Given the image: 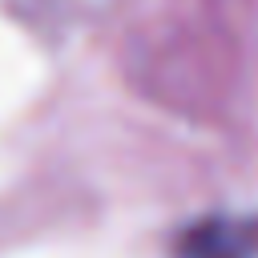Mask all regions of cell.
<instances>
[{
  "label": "cell",
  "instance_id": "cell-1",
  "mask_svg": "<svg viewBox=\"0 0 258 258\" xmlns=\"http://www.w3.org/2000/svg\"><path fill=\"white\" fill-rule=\"evenodd\" d=\"M177 258H258V222L210 218L181 234Z\"/></svg>",
  "mask_w": 258,
  "mask_h": 258
}]
</instances>
